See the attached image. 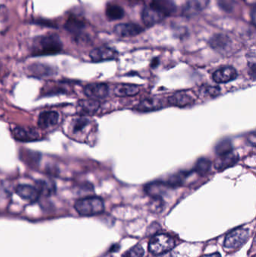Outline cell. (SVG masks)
Here are the masks:
<instances>
[{
	"instance_id": "obj_1",
	"label": "cell",
	"mask_w": 256,
	"mask_h": 257,
	"mask_svg": "<svg viewBox=\"0 0 256 257\" xmlns=\"http://www.w3.org/2000/svg\"><path fill=\"white\" fill-rule=\"evenodd\" d=\"M61 49V41L54 35L41 36L33 42V54L35 56L52 55L60 52Z\"/></svg>"
},
{
	"instance_id": "obj_2",
	"label": "cell",
	"mask_w": 256,
	"mask_h": 257,
	"mask_svg": "<svg viewBox=\"0 0 256 257\" xmlns=\"http://www.w3.org/2000/svg\"><path fill=\"white\" fill-rule=\"evenodd\" d=\"M75 208L80 215L94 216L103 212L105 206L100 198L87 197L77 201Z\"/></svg>"
},
{
	"instance_id": "obj_3",
	"label": "cell",
	"mask_w": 256,
	"mask_h": 257,
	"mask_svg": "<svg viewBox=\"0 0 256 257\" xmlns=\"http://www.w3.org/2000/svg\"><path fill=\"white\" fill-rule=\"evenodd\" d=\"M175 241L170 235L159 234L155 235L149 243V250L153 254L159 255L172 250Z\"/></svg>"
},
{
	"instance_id": "obj_4",
	"label": "cell",
	"mask_w": 256,
	"mask_h": 257,
	"mask_svg": "<svg viewBox=\"0 0 256 257\" xmlns=\"http://www.w3.org/2000/svg\"><path fill=\"white\" fill-rule=\"evenodd\" d=\"M249 236V232L248 229L239 228L226 235L224 244L228 249L237 248L244 244Z\"/></svg>"
},
{
	"instance_id": "obj_5",
	"label": "cell",
	"mask_w": 256,
	"mask_h": 257,
	"mask_svg": "<svg viewBox=\"0 0 256 257\" xmlns=\"http://www.w3.org/2000/svg\"><path fill=\"white\" fill-rule=\"evenodd\" d=\"M108 92H109L108 86L102 83L88 84L84 88V94L87 97L94 100L106 97L108 95Z\"/></svg>"
},
{
	"instance_id": "obj_6",
	"label": "cell",
	"mask_w": 256,
	"mask_h": 257,
	"mask_svg": "<svg viewBox=\"0 0 256 257\" xmlns=\"http://www.w3.org/2000/svg\"><path fill=\"white\" fill-rule=\"evenodd\" d=\"M117 54L115 50L108 47H100L95 48L90 52V57L93 62L107 61L117 58Z\"/></svg>"
},
{
	"instance_id": "obj_7",
	"label": "cell",
	"mask_w": 256,
	"mask_h": 257,
	"mask_svg": "<svg viewBox=\"0 0 256 257\" xmlns=\"http://www.w3.org/2000/svg\"><path fill=\"white\" fill-rule=\"evenodd\" d=\"M144 29L133 23H126V24H120L114 27V33L117 36L121 37H132V36H138L142 33Z\"/></svg>"
},
{
	"instance_id": "obj_8",
	"label": "cell",
	"mask_w": 256,
	"mask_h": 257,
	"mask_svg": "<svg viewBox=\"0 0 256 257\" xmlns=\"http://www.w3.org/2000/svg\"><path fill=\"white\" fill-rule=\"evenodd\" d=\"M237 77V72L231 66H224L215 71L213 74V79L215 82L224 84L233 81Z\"/></svg>"
},
{
	"instance_id": "obj_9",
	"label": "cell",
	"mask_w": 256,
	"mask_h": 257,
	"mask_svg": "<svg viewBox=\"0 0 256 257\" xmlns=\"http://www.w3.org/2000/svg\"><path fill=\"white\" fill-rule=\"evenodd\" d=\"M165 18L162 14L150 6L144 7L141 13V19L147 27H152L155 24H159Z\"/></svg>"
},
{
	"instance_id": "obj_10",
	"label": "cell",
	"mask_w": 256,
	"mask_h": 257,
	"mask_svg": "<svg viewBox=\"0 0 256 257\" xmlns=\"http://www.w3.org/2000/svg\"><path fill=\"white\" fill-rule=\"evenodd\" d=\"M210 0H186L183 6V14L186 16H193L207 9Z\"/></svg>"
},
{
	"instance_id": "obj_11",
	"label": "cell",
	"mask_w": 256,
	"mask_h": 257,
	"mask_svg": "<svg viewBox=\"0 0 256 257\" xmlns=\"http://www.w3.org/2000/svg\"><path fill=\"white\" fill-rule=\"evenodd\" d=\"M16 193L24 200L31 202H36L40 196V193L36 187L27 185V184L18 186L16 189Z\"/></svg>"
},
{
	"instance_id": "obj_12",
	"label": "cell",
	"mask_w": 256,
	"mask_h": 257,
	"mask_svg": "<svg viewBox=\"0 0 256 257\" xmlns=\"http://www.w3.org/2000/svg\"><path fill=\"white\" fill-rule=\"evenodd\" d=\"M150 6L160 12L165 17L171 15L176 9L175 4L173 0H152Z\"/></svg>"
},
{
	"instance_id": "obj_13",
	"label": "cell",
	"mask_w": 256,
	"mask_h": 257,
	"mask_svg": "<svg viewBox=\"0 0 256 257\" xmlns=\"http://www.w3.org/2000/svg\"><path fill=\"white\" fill-rule=\"evenodd\" d=\"M169 186L166 182L162 181H155V182L150 183L145 187L146 193L151 196L155 199H159L161 196L166 193Z\"/></svg>"
},
{
	"instance_id": "obj_14",
	"label": "cell",
	"mask_w": 256,
	"mask_h": 257,
	"mask_svg": "<svg viewBox=\"0 0 256 257\" xmlns=\"http://www.w3.org/2000/svg\"><path fill=\"white\" fill-rule=\"evenodd\" d=\"M195 102V99L192 96L186 93L179 92L174 93L172 96L168 98V102L170 105L177 107H184L192 105Z\"/></svg>"
},
{
	"instance_id": "obj_15",
	"label": "cell",
	"mask_w": 256,
	"mask_h": 257,
	"mask_svg": "<svg viewBox=\"0 0 256 257\" xmlns=\"http://www.w3.org/2000/svg\"><path fill=\"white\" fill-rule=\"evenodd\" d=\"M114 94L119 97H127L138 94L140 88L135 84H119L114 87Z\"/></svg>"
},
{
	"instance_id": "obj_16",
	"label": "cell",
	"mask_w": 256,
	"mask_h": 257,
	"mask_svg": "<svg viewBox=\"0 0 256 257\" xmlns=\"http://www.w3.org/2000/svg\"><path fill=\"white\" fill-rule=\"evenodd\" d=\"M15 139L21 142H32L39 138V133L33 128L18 127L13 130Z\"/></svg>"
},
{
	"instance_id": "obj_17",
	"label": "cell",
	"mask_w": 256,
	"mask_h": 257,
	"mask_svg": "<svg viewBox=\"0 0 256 257\" xmlns=\"http://www.w3.org/2000/svg\"><path fill=\"white\" fill-rule=\"evenodd\" d=\"M58 120V113L56 111H45L39 116L38 125L42 128H49L57 124Z\"/></svg>"
},
{
	"instance_id": "obj_18",
	"label": "cell",
	"mask_w": 256,
	"mask_h": 257,
	"mask_svg": "<svg viewBox=\"0 0 256 257\" xmlns=\"http://www.w3.org/2000/svg\"><path fill=\"white\" fill-rule=\"evenodd\" d=\"M238 157L233 154L232 151L225 154V155L219 156L216 162V168L218 170H224L230 166H233L237 163Z\"/></svg>"
},
{
	"instance_id": "obj_19",
	"label": "cell",
	"mask_w": 256,
	"mask_h": 257,
	"mask_svg": "<svg viewBox=\"0 0 256 257\" xmlns=\"http://www.w3.org/2000/svg\"><path fill=\"white\" fill-rule=\"evenodd\" d=\"M162 101L159 99H146L141 101L138 106L137 109L141 111H151L159 109L162 108Z\"/></svg>"
},
{
	"instance_id": "obj_20",
	"label": "cell",
	"mask_w": 256,
	"mask_h": 257,
	"mask_svg": "<svg viewBox=\"0 0 256 257\" xmlns=\"http://www.w3.org/2000/svg\"><path fill=\"white\" fill-rule=\"evenodd\" d=\"M123 8L117 5H108L106 9V16L110 21H117L124 16Z\"/></svg>"
},
{
	"instance_id": "obj_21",
	"label": "cell",
	"mask_w": 256,
	"mask_h": 257,
	"mask_svg": "<svg viewBox=\"0 0 256 257\" xmlns=\"http://www.w3.org/2000/svg\"><path fill=\"white\" fill-rule=\"evenodd\" d=\"M230 41L226 36L223 35H216L213 36L210 41V45L213 49L222 51L225 50L229 45Z\"/></svg>"
},
{
	"instance_id": "obj_22",
	"label": "cell",
	"mask_w": 256,
	"mask_h": 257,
	"mask_svg": "<svg viewBox=\"0 0 256 257\" xmlns=\"http://www.w3.org/2000/svg\"><path fill=\"white\" fill-rule=\"evenodd\" d=\"M36 189L41 194L45 196H51V194L55 192V187L52 183L48 182L45 181H39L36 182Z\"/></svg>"
},
{
	"instance_id": "obj_23",
	"label": "cell",
	"mask_w": 256,
	"mask_h": 257,
	"mask_svg": "<svg viewBox=\"0 0 256 257\" xmlns=\"http://www.w3.org/2000/svg\"><path fill=\"white\" fill-rule=\"evenodd\" d=\"M79 107L85 113H92L97 111L99 103L97 100H94V99H85V100L80 101Z\"/></svg>"
},
{
	"instance_id": "obj_24",
	"label": "cell",
	"mask_w": 256,
	"mask_h": 257,
	"mask_svg": "<svg viewBox=\"0 0 256 257\" xmlns=\"http://www.w3.org/2000/svg\"><path fill=\"white\" fill-rule=\"evenodd\" d=\"M211 167V162L206 158H201L197 161L195 166V171L200 175H205Z\"/></svg>"
},
{
	"instance_id": "obj_25",
	"label": "cell",
	"mask_w": 256,
	"mask_h": 257,
	"mask_svg": "<svg viewBox=\"0 0 256 257\" xmlns=\"http://www.w3.org/2000/svg\"><path fill=\"white\" fill-rule=\"evenodd\" d=\"M187 172H179V173L175 174V175H172L171 178L168 179V182H166L168 184L170 187H177L180 186L182 183L184 181L185 178L188 176Z\"/></svg>"
},
{
	"instance_id": "obj_26",
	"label": "cell",
	"mask_w": 256,
	"mask_h": 257,
	"mask_svg": "<svg viewBox=\"0 0 256 257\" xmlns=\"http://www.w3.org/2000/svg\"><path fill=\"white\" fill-rule=\"evenodd\" d=\"M232 151V145L230 141H222L218 144L216 148V154L219 156L225 155Z\"/></svg>"
},
{
	"instance_id": "obj_27",
	"label": "cell",
	"mask_w": 256,
	"mask_h": 257,
	"mask_svg": "<svg viewBox=\"0 0 256 257\" xmlns=\"http://www.w3.org/2000/svg\"><path fill=\"white\" fill-rule=\"evenodd\" d=\"M144 254V250L143 247L141 245H136L126 252L122 257H143Z\"/></svg>"
},
{
	"instance_id": "obj_28",
	"label": "cell",
	"mask_w": 256,
	"mask_h": 257,
	"mask_svg": "<svg viewBox=\"0 0 256 257\" xmlns=\"http://www.w3.org/2000/svg\"><path fill=\"white\" fill-rule=\"evenodd\" d=\"M88 123L89 120L85 117H80V118L76 119L73 123L74 133L82 131L88 125Z\"/></svg>"
},
{
	"instance_id": "obj_29",
	"label": "cell",
	"mask_w": 256,
	"mask_h": 257,
	"mask_svg": "<svg viewBox=\"0 0 256 257\" xmlns=\"http://www.w3.org/2000/svg\"><path fill=\"white\" fill-rule=\"evenodd\" d=\"M201 93L206 96L215 97L220 93V89L219 87H213V86H206L201 88Z\"/></svg>"
},
{
	"instance_id": "obj_30",
	"label": "cell",
	"mask_w": 256,
	"mask_h": 257,
	"mask_svg": "<svg viewBox=\"0 0 256 257\" xmlns=\"http://www.w3.org/2000/svg\"><path fill=\"white\" fill-rule=\"evenodd\" d=\"M66 26L71 31H78V30L83 28L84 24L80 20L76 19V18H72L66 24Z\"/></svg>"
},
{
	"instance_id": "obj_31",
	"label": "cell",
	"mask_w": 256,
	"mask_h": 257,
	"mask_svg": "<svg viewBox=\"0 0 256 257\" xmlns=\"http://www.w3.org/2000/svg\"><path fill=\"white\" fill-rule=\"evenodd\" d=\"M157 257H177L174 252H166V253H162Z\"/></svg>"
},
{
	"instance_id": "obj_32",
	"label": "cell",
	"mask_w": 256,
	"mask_h": 257,
	"mask_svg": "<svg viewBox=\"0 0 256 257\" xmlns=\"http://www.w3.org/2000/svg\"><path fill=\"white\" fill-rule=\"evenodd\" d=\"M201 257H221V255L219 253H212V254L204 255Z\"/></svg>"
},
{
	"instance_id": "obj_33",
	"label": "cell",
	"mask_w": 256,
	"mask_h": 257,
	"mask_svg": "<svg viewBox=\"0 0 256 257\" xmlns=\"http://www.w3.org/2000/svg\"><path fill=\"white\" fill-rule=\"evenodd\" d=\"M252 21H253V23L255 22V8L253 7V9H252Z\"/></svg>"
},
{
	"instance_id": "obj_34",
	"label": "cell",
	"mask_w": 256,
	"mask_h": 257,
	"mask_svg": "<svg viewBox=\"0 0 256 257\" xmlns=\"http://www.w3.org/2000/svg\"><path fill=\"white\" fill-rule=\"evenodd\" d=\"M130 1H132V2H138V1H139V0H130Z\"/></svg>"
}]
</instances>
